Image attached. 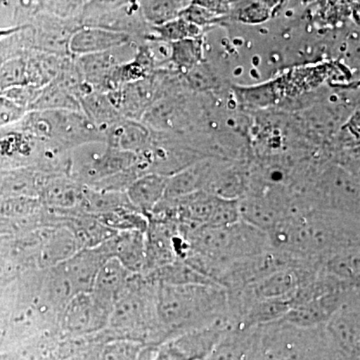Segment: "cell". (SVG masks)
Returning a JSON list of instances; mask_svg holds the SVG:
<instances>
[{"label":"cell","instance_id":"6da1fadb","mask_svg":"<svg viewBox=\"0 0 360 360\" xmlns=\"http://www.w3.org/2000/svg\"><path fill=\"white\" fill-rule=\"evenodd\" d=\"M155 309L162 343L229 319L227 292L219 284L158 283Z\"/></svg>","mask_w":360,"mask_h":360},{"label":"cell","instance_id":"7a4b0ae2","mask_svg":"<svg viewBox=\"0 0 360 360\" xmlns=\"http://www.w3.org/2000/svg\"><path fill=\"white\" fill-rule=\"evenodd\" d=\"M110 259L103 245L82 248L73 257L52 267L68 286L71 295L91 292L99 269Z\"/></svg>","mask_w":360,"mask_h":360},{"label":"cell","instance_id":"3957f363","mask_svg":"<svg viewBox=\"0 0 360 360\" xmlns=\"http://www.w3.org/2000/svg\"><path fill=\"white\" fill-rule=\"evenodd\" d=\"M110 312L94 300L91 293L71 298L63 309V328L72 338H85L108 326Z\"/></svg>","mask_w":360,"mask_h":360},{"label":"cell","instance_id":"277c9868","mask_svg":"<svg viewBox=\"0 0 360 360\" xmlns=\"http://www.w3.org/2000/svg\"><path fill=\"white\" fill-rule=\"evenodd\" d=\"M316 191L321 203L330 212L359 214V182L349 172L331 168L319 179Z\"/></svg>","mask_w":360,"mask_h":360},{"label":"cell","instance_id":"5b68a950","mask_svg":"<svg viewBox=\"0 0 360 360\" xmlns=\"http://www.w3.org/2000/svg\"><path fill=\"white\" fill-rule=\"evenodd\" d=\"M331 341L352 360H359V292L354 291L323 326Z\"/></svg>","mask_w":360,"mask_h":360},{"label":"cell","instance_id":"8992f818","mask_svg":"<svg viewBox=\"0 0 360 360\" xmlns=\"http://www.w3.org/2000/svg\"><path fill=\"white\" fill-rule=\"evenodd\" d=\"M108 257L115 258L129 274L137 276L146 270V232L124 231L118 232L103 243Z\"/></svg>","mask_w":360,"mask_h":360},{"label":"cell","instance_id":"52a82bcc","mask_svg":"<svg viewBox=\"0 0 360 360\" xmlns=\"http://www.w3.org/2000/svg\"><path fill=\"white\" fill-rule=\"evenodd\" d=\"M127 33L103 27H84L71 37L70 51L77 56L103 53L129 44Z\"/></svg>","mask_w":360,"mask_h":360},{"label":"cell","instance_id":"ba28073f","mask_svg":"<svg viewBox=\"0 0 360 360\" xmlns=\"http://www.w3.org/2000/svg\"><path fill=\"white\" fill-rule=\"evenodd\" d=\"M131 276L134 274H129L118 260L110 258L99 269L90 293L94 300L111 314L116 300L127 288Z\"/></svg>","mask_w":360,"mask_h":360},{"label":"cell","instance_id":"9c48e42d","mask_svg":"<svg viewBox=\"0 0 360 360\" xmlns=\"http://www.w3.org/2000/svg\"><path fill=\"white\" fill-rule=\"evenodd\" d=\"M139 155L108 146L103 153L94 158L82 168L80 175L90 186L103 180L136 167Z\"/></svg>","mask_w":360,"mask_h":360},{"label":"cell","instance_id":"30bf717a","mask_svg":"<svg viewBox=\"0 0 360 360\" xmlns=\"http://www.w3.org/2000/svg\"><path fill=\"white\" fill-rule=\"evenodd\" d=\"M169 176L150 172L137 177L129 187L127 195L129 205L141 213L155 212L165 198Z\"/></svg>","mask_w":360,"mask_h":360},{"label":"cell","instance_id":"8fae6325","mask_svg":"<svg viewBox=\"0 0 360 360\" xmlns=\"http://www.w3.org/2000/svg\"><path fill=\"white\" fill-rule=\"evenodd\" d=\"M213 165L208 161H201L169 176L162 200H180L198 191H205Z\"/></svg>","mask_w":360,"mask_h":360},{"label":"cell","instance_id":"7c38bea8","mask_svg":"<svg viewBox=\"0 0 360 360\" xmlns=\"http://www.w3.org/2000/svg\"><path fill=\"white\" fill-rule=\"evenodd\" d=\"M106 142L110 148L139 155L148 144L149 131L136 120L122 117L111 124L105 131Z\"/></svg>","mask_w":360,"mask_h":360},{"label":"cell","instance_id":"4fadbf2b","mask_svg":"<svg viewBox=\"0 0 360 360\" xmlns=\"http://www.w3.org/2000/svg\"><path fill=\"white\" fill-rule=\"evenodd\" d=\"M255 328H231L205 360H250Z\"/></svg>","mask_w":360,"mask_h":360},{"label":"cell","instance_id":"5bb4252c","mask_svg":"<svg viewBox=\"0 0 360 360\" xmlns=\"http://www.w3.org/2000/svg\"><path fill=\"white\" fill-rule=\"evenodd\" d=\"M79 240L72 232L59 229L45 238L39 252V260L44 266L56 267L73 257L79 248Z\"/></svg>","mask_w":360,"mask_h":360},{"label":"cell","instance_id":"9a60e30c","mask_svg":"<svg viewBox=\"0 0 360 360\" xmlns=\"http://www.w3.org/2000/svg\"><path fill=\"white\" fill-rule=\"evenodd\" d=\"M84 115L89 118L90 122L101 132L105 131L106 129L122 118L120 111L110 101L106 94L92 91L82 97L80 101Z\"/></svg>","mask_w":360,"mask_h":360},{"label":"cell","instance_id":"2e32d148","mask_svg":"<svg viewBox=\"0 0 360 360\" xmlns=\"http://www.w3.org/2000/svg\"><path fill=\"white\" fill-rule=\"evenodd\" d=\"M34 111L68 110L82 112L80 101L61 82H54L42 87L41 94L32 104Z\"/></svg>","mask_w":360,"mask_h":360},{"label":"cell","instance_id":"e0dca14e","mask_svg":"<svg viewBox=\"0 0 360 360\" xmlns=\"http://www.w3.org/2000/svg\"><path fill=\"white\" fill-rule=\"evenodd\" d=\"M84 191L70 180H53L44 188V200L49 205L70 208L82 202Z\"/></svg>","mask_w":360,"mask_h":360},{"label":"cell","instance_id":"ac0fdd59","mask_svg":"<svg viewBox=\"0 0 360 360\" xmlns=\"http://www.w3.org/2000/svg\"><path fill=\"white\" fill-rule=\"evenodd\" d=\"M169 58L179 70L188 72L200 65L203 58L202 40L188 39L170 44Z\"/></svg>","mask_w":360,"mask_h":360},{"label":"cell","instance_id":"d6986e66","mask_svg":"<svg viewBox=\"0 0 360 360\" xmlns=\"http://www.w3.org/2000/svg\"><path fill=\"white\" fill-rule=\"evenodd\" d=\"M189 1H141L139 2L141 15L148 23L156 26L165 25L169 21L176 20Z\"/></svg>","mask_w":360,"mask_h":360},{"label":"cell","instance_id":"ffe728a7","mask_svg":"<svg viewBox=\"0 0 360 360\" xmlns=\"http://www.w3.org/2000/svg\"><path fill=\"white\" fill-rule=\"evenodd\" d=\"M153 348L125 340H110L101 347V360H148Z\"/></svg>","mask_w":360,"mask_h":360},{"label":"cell","instance_id":"44dd1931","mask_svg":"<svg viewBox=\"0 0 360 360\" xmlns=\"http://www.w3.org/2000/svg\"><path fill=\"white\" fill-rule=\"evenodd\" d=\"M156 37V41H162L165 44H174L180 40L188 39H200L201 28L187 22L184 18L169 21L165 25L153 27Z\"/></svg>","mask_w":360,"mask_h":360},{"label":"cell","instance_id":"7402d4cb","mask_svg":"<svg viewBox=\"0 0 360 360\" xmlns=\"http://www.w3.org/2000/svg\"><path fill=\"white\" fill-rule=\"evenodd\" d=\"M26 84H30V75L27 63L23 59H11L0 66V96Z\"/></svg>","mask_w":360,"mask_h":360},{"label":"cell","instance_id":"603a6c76","mask_svg":"<svg viewBox=\"0 0 360 360\" xmlns=\"http://www.w3.org/2000/svg\"><path fill=\"white\" fill-rule=\"evenodd\" d=\"M277 2L251 1L245 2L236 13V18L241 22L257 25L269 20L274 13Z\"/></svg>","mask_w":360,"mask_h":360},{"label":"cell","instance_id":"cb8c5ba5","mask_svg":"<svg viewBox=\"0 0 360 360\" xmlns=\"http://www.w3.org/2000/svg\"><path fill=\"white\" fill-rule=\"evenodd\" d=\"M39 200L35 196H9L0 202V214L7 217H22L39 210Z\"/></svg>","mask_w":360,"mask_h":360},{"label":"cell","instance_id":"d4e9b609","mask_svg":"<svg viewBox=\"0 0 360 360\" xmlns=\"http://www.w3.org/2000/svg\"><path fill=\"white\" fill-rule=\"evenodd\" d=\"M179 18L202 30L205 26L214 25L217 21L221 20L222 16L213 13L198 1L189 2L188 6L180 13Z\"/></svg>","mask_w":360,"mask_h":360},{"label":"cell","instance_id":"484cf974","mask_svg":"<svg viewBox=\"0 0 360 360\" xmlns=\"http://www.w3.org/2000/svg\"><path fill=\"white\" fill-rule=\"evenodd\" d=\"M42 87L34 86L32 84L22 85V86L14 87V89L8 90L2 96L6 97L9 101H13L18 108H30L32 104L39 98L41 94Z\"/></svg>","mask_w":360,"mask_h":360},{"label":"cell","instance_id":"4316f807","mask_svg":"<svg viewBox=\"0 0 360 360\" xmlns=\"http://www.w3.org/2000/svg\"><path fill=\"white\" fill-rule=\"evenodd\" d=\"M148 360H193L175 340H170L153 348Z\"/></svg>","mask_w":360,"mask_h":360},{"label":"cell","instance_id":"83f0119b","mask_svg":"<svg viewBox=\"0 0 360 360\" xmlns=\"http://www.w3.org/2000/svg\"><path fill=\"white\" fill-rule=\"evenodd\" d=\"M187 82L193 89L206 90L213 87L215 82L214 77L210 71L203 68L202 65H198L186 73Z\"/></svg>","mask_w":360,"mask_h":360},{"label":"cell","instance_id":"f1b7e54d","mask_svg":"<svg viewBox=\"0 0 360 360\" xmlns=\"http://www.w3.org/2000/svg\"><path fill=\"white\" fill-rule=\"evenodd\" d=\"M25 113L22 108H18L6 97L0 96V125L7 124L18 120Z\"/></svg>","mask_w":360,"mask_h":360},{"label":"cell","instance_id":"f546056e","mask_svg":"<svg viewBox=\"0 0 360 360\" xmlns=\"http://www.w3.org/2000/svg\"><path fill=\"white\" fill-rule=\"evenodd\" d=\"M103 343V341L94 343V345H90L85 349L80 350L77 354L70 355L63 360H101V349Z\"/></svg>","mask_w":360,"mask_h":360},{"label":"cell","instance_id":"4dcf8cb0","mask_svg":"<svg viewBox=\"0 0 360 360\" xmlns=\"http://www.w3.org/2000/svg\"><path fill=\"white\" fill-rule=\"evenodd\" d=\"M28 25L15 26V27L7 28V30H0V39L1 37H8V35L14 34V33L20 32L21 30H25L27 28Z\"/></svg>","mask_w":360,"mask_h":360}]
</instances>
